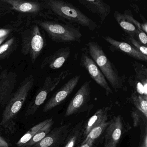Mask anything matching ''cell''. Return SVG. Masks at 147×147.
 Returning <instances> with one entry per match:
<instances>
[{
	"label": "cell",
	"instance_id": "1",
	"mask_svg": "<svg viewBox=\"0 0 147 147\" xmlns=\"http://www.w3.org/2000/svg\"><path fill=\"white\" fill-rule=\"evenodd\" d=\"M34 81L35 79L32 74L27 76L6 105L0 125L10 132H13L15 130L16 117L33 87Z\"/></svg>",
	"mask_w": 147,
	"mask_h": 147
},
{
	"label": "cell",
	"instance_id": "2",
	"mask_svg": "<svg viewBox=\"0 0 147 147\" xmlns=\"http://www.w3.org/2000/svg\"><path fill=\"white\" fill-rule=\"evenodd\" d=\"M48 11L68 24H76L94 31L97 24L71 3L62 0H46L44 1Z\"/></svg>",
	"mask_w": 147,
	"mask_h": 147
},
{
	"label": "cell",
	"instance_id": "3",
	"mask_svg": "<svg viewBox=\"0 0 147 147\" xmlns=\"http://www.w3.org/2000/svg\"><path fill=\"white\" fill-rule=\"evenodd\" d=\"M91 58L97 64L107 81H108L115 92L123 87V81L117 69L110 61L102 47L95 42H90L86 45Z\"/></svg>",
	"mask_w": 147,
	"mask_h": 147
},
{
	"label": "cell",
	"instance_id": "4",
	"mask_svg": "<svg viewBox=\"0 0 147 147\" xmlns=\"http://www.w3.org/2000/svg\"><path fill=\"white\" fill-rule=\"evenodd\" d=\"M33 22L43 29L51 40L56 42H74L82 38V34L80 30L71 25L60 24L51 20H35Z\"/></svg>",
	"mask_w": 147,
	"mask_h": 147
},
{
	"label": "cell",
	"instance_id": "5",
	"mask_svg": "<svg viewBox=\"0 0 147 147\" xmlns=\"http://www.w3.org/2000/svg\"><path fill=\"white\" fill-rule=\"evenodd\" d=\"M20 32L21 53L29 56L32 63H34L46 46L45 36L40 27L35 24L24 28Z\"/></svg>",
	"mask_w": 147,
	"mask_h": 147
},
{
	"label": "cell",
	"instance_id": "6",
	"mask_svg": "<svg viewBox=\"0 0 147 147\" xmlns=\"http://www.w3.org/2000/svg\"><path fill=\"white\" fill-rule=\"evenodd\" d=\"M69 70L61 72L57 76H48L45 78L42 86L38 89L33 99L28 105L25 115L30 116L36 113L38 108L44 103L49 94L52 92L62 80L67 77Z\"/></svg>",
	"mask_w": 147,
	"mask_h": 147
},
{
	"label": "cell",
	"instance_id": "7",
	"mask_svg": "<svg viewBox=\"0 0 147 147\" xmlns=\"http://www.w3.org/2000/svg\"><path fill=\"white\" fill-rule=\"evenodd\" d=\"M15 72L2 69L0 74V108L5 106L13 94L18 82Z\"/></svg>",
	"mask_w": 147,
	"mask_h": 147
},
{
	"label": "cell",
	"instance_id": "8",
	"mask_svg": "<svg viewBox=\"0 0 147 147\" xmlns=\"http://www.w3.org/2000/svg\"><path fill=\"white\" fill-rule=\"evenodd\" d=\"M81 76V75H77L69 79L59 90L55 92L45 105L44 112H47L52 110L65 100L76 87Z\"/></svg>",
	"mask_w": 147,
	"mask_h": 147
},
{
	"label": "cell",
	"instance_id": "9",
	"mask_svg": "<svg viewBox=\"0 0 147 147\" xmlns=\"http://www.w3.org/2000/svg\"><path fill=\"white\" fill-rule=\"evenodd\" d=\"M80 64L88 72L92 80L105 89L107 95L113 93L112 90L104 75L94 61L86 53H83L82 55Z\"/></svg>",
	"mask_w": 147,
	"mask_h": 147
},
{
	"label": "cell",
	"instance_id": "10",
	"mask_svg": "<svg viewBox=\"0 0 147 147\" xmlns=\"http://www.w3.org/2000/svg\"><path fill=\"white\" fill-rule=\"evenodd\" d=\"M1 2L10 5L11 10L35 16H45L43 11L47 10L44 2L22 0H1Z\"/></svg>",
	"mask_w": 147,
	"mask_h": 147
},
{
	"label": "cell",
	"instance_id": "11",
	"mask_svg": "<svg viewBox=\"0 0 147 147\" xmlns=\"http://www.w3.org/2000/svg\"><path fill=\"white\" fill-rule=\"evenodd\" d=\"M90 83V81L85 82L72 98L66 110L65 117L78 112L88 102L91 94Z\"/></svg>",
	"mask_w": 147,
	"mask_h": 147
},
{
	"label": "cell",
	"instance_id": "12",
	"mask_svg": "<svg viewBox=\"0 0 147 147\" xmlns=\"http://www.w3.org/2000/svg\"><path fill=\"white\" fill-rule=\"evenodd\" d=\"M124 125L120 116L114 117L110 121L106 130L104 147H117L123 133Z\"/></svg>",
	"mask_w": 147,
	"mask_h": 147
},
{
	"label": "cell",
	"instance_id": "13",
	"mask_svg": "<svg viewBox=\"0 0 147 147\" xmlns=\"http://www.w3.org/2000/svg\"><path fill=\"white\" fill-rule=\"evenodd\" d=\"M69 131V125L56 127L51 131L42 140L31 147H59L64 143Z\"/></svg>",
	"mask_w": 147,
	"mask_h": 147
},
{
	"label": "cell",
	"instance_id": "14",
	"mask_svg": "<svg viewBox=\"0 0 147 147\" xmlns=\"http://www.w3.org/2000/svg\"><path fill=\"white\" fill-rule=\"evenodd\" d=\"M135 75L129 79V83L136 89L135 92L141 95L147 96V69L142 63L136 61L133 63Z\"/></svg>",
	"mask_w": 147,
	"mask_h": 147
},
{
	"label": "cell",
	"instance_id": "15",
	"mask_svg": "<svg viewBox=\"0 0 147 147\" xmlns=\"http://www.w3.org/2000/svg\"><path fill=\"white\" fill-rule=\"evenodd\" d=\"M69 47H63L57 50L53 54L46 57L40 65L41 69L48 67L53 70L61 67L71 55Z\"/></svg>",
	"mask_w": 147,
	"mask_h": 147
},
{
	"label": "cell",
	"instance_id": "16",
	"mask_svg": "<svg viewBox=\"0 0 147 147\" xmlns=\"http://www.w3.org/2000/svg\"><path fill=\"white\" fill-rule=\"evenodd\" d=\"M105 41L110 45V49L112 51H119L139 61H147V56L143 55L129 43L117 41L110 36L103 37Z\"/></svg>",
	"mask_w": 147,
	"mask_h": 147
},
{
	"label": "cell",
	"instance_id": "17",
	"mask_svg": "<svg viewBox=\"0 0 147 147\" xmlns=\"http://www.w3.org/2000/svg\"><path fill=\"white\" fill-rule=\"evenodd\" d=\"M78 2L92 13L98 15L102 21H105L111 13V7L102 0H80Z\"/></svg>",
	"mask_w": 147,
	"mask_h": 147
},
{
	"label": "cell",
	"instance_id": "18",
	"mask_svg": "<svg viewBox=\"0 0 147 147\" xmlns=\"http://www.w3.org/2000/svg\"><path fill=\"white\" fill-rule=\"evenodd\" d=\"M109 110V107L100 109L88 119L86 123H84L83 137L86 138L93 128L106 122L108 117Z\"/></svg>",
	"mask_w": 147,
	"mask_h": 147
},
{
	"label": "cell",
	"instance_id": "19",
	"mask_svg": "<svg viewBox=\"0 0 147 147\" xmlns=\"http://www.w3.org/2000/svg\"><path fill=\"white\" fill-rule=\"evenodd\" d=\"M84 123L80 121L69 131L65 141L64 147H77L80 144L84 133Z\"/></svg>",
	"mask_w": 147,
	"mask_h": 147
},
{
	"label": "cell",
	"instance_id": "20",
	"mask_svg": "<svg viewBox=\"0 0 147 147\" xmlns=\"http://www.w3.org/2000/svg\"><path fill=\"white\" fill-rule=\"evenodd\" d=\"M114 17L116 22L123 29L126 35L131 36L135 38L137 37L138 32L140 30H138L124 14L116 11L114 13Z\"/></svg>",
	"mask_w": 147,
	"mask_h": 147
},
{
	"label": "cell",
	"instance_id": "21",
	"mask_svg": "<svg viewBox=\"0 0 147 147\" xmlns=\"http://www.w3.org/2000/svg\"><path fill=\"white\" fill-rule=\"evenodd\" d=\"M18 46V41L15 36L4 42L0 45V61L8 58L17 50Z\"/></svg>",
	"mask_w": 147,
	"mask_h": 147
},
{
	"label": "cell",
	"instance_id": "22",
	"mask_svg": "<svg viewBox=\"0 0 147 147\" xmlns=\"http://www.w3.org/2000/svg\"><path fill=\"white\" fill-rule=\"evenodd\" d=\"M51 119H49L44 120L31 128L18 141L17 143L18 147H23L25 144H26L35 136L41 128H42L47 123H49Z\"/></svg>",
	"mask_w": 147,
	"mask_h": 147
},
{
	"label": "cell",
	"instance_id": "23",
	"mask_svg": "<svg viewBox=\"0 0 147 147\" xmlns=\"http://www.w3.org/2000/svg\"><path fill=\"white\" fill-rule=\"evenodd\" d=\"M53 124L54 121L51 119L50 121L47 123L42 128H41L35 136L26 144H25L23 147H32L42 140L51 131V128Z\"/></svg>",
	"mask_w": 147,
	"mask_h": 147
},
{
	"label": "cell",
	"instance_id": "24",
	"mask_svg": "<svg viewBox=\"0 0 147 147\" xmlns=\"http://www.w3.org/2000/svg\"><path fill=\"white\" fill-rule=\"evenodd\" d=\"M130 99L137 110L147 118V96L138 94L135 91Z\"/></svg>",
	"mask_w": 147,
	"mask_h": 147
},
{
	"label": "cell",
	"instance_id": "25",
	"mask_svg": "<svg viewBox=\"0 0 147 147\" xmlns=\"http://www.w3.org/2000/svg\"><path fill=\"white\" fill-rule=\"evenodd\" d=\"M23 29L21 21H15L5 26L3 28H0V38L7 36H11L19 32H20Z\"/></svg>",
	"mask_w": 147,
	"mask_h": 147
},
{
	"label": "cell",
	"instance_id": "26",
	"mask_svg": "<svg viewBox=\"0 0 147 147\" xmlns=\"http://www.w3.org/2000/svg\"><path fill=\"white\" fill-rule=\"evenodd\" d=\"M109 123L110 122L106 121L94 127L90 131L87 136L85 138H88L94 142L106 130Z\"/></svg>",
	"mask_w": 147,
	"mask_h": 147
},
{
	"label": "cell",
	"instance_id": "27",
	"mask_svg": "<svg viewBox=\"0 0 147 147\" xmlns=\"http://www.w3.org/2000/svg\"><path fill=\"white\" fill-rule=\"evenodd\" d=\"M125 38L127 40V41L130 43L129 44L132 45L143 55L147 56V46L141 43L139 41H137L135 38L131 36L126 35Z\"/></svg>",
	"mask_w": 147,
	"mask_h": 147
},
{
	"label": "cell",
	"instance_id": "28",
	"mask_svg": "<svg viewBox=\"0 0 147 147\" xmlns=\"http://www.w3.org/2000/svg\"><path fill=\"white\" fill-rule=\"evenodd\" d=\"M123 14L128 18V19L137 28L138 30H142L144 32L147 34V23L146 21L143 24H140L137 20L134 18L132 13L130 11H129V10H126L125 11L124 13Z\"/></svg>",
	"mask_w": 147,
	"mask_h": 147
},
{
	"label": "cell",
	"instance_id": "29",
	"mask_svg": "<svg viewBox=\"0 0 147 147\" xmlns=\"http://www.w3.org/2000/svg\"><path fill=\"white\" fill-rule=\"evenodd\" d=\"M139 147H147V126L145 125L142 133Z\"/></svg>",
	"mask_w": 147,
	"mask_h": 147
},
{
	"label": "cell",
	"instance_id": "30",
	"mask_svg": "<svg viewBox=\"0 0 147 147\" xmlns=\"http://www.w3.org/2000/svg\"><path fill=\"white\" fill-rule=\"evenodd\" d=\"M137 37L138 38L139 42L146 46L147 43V34L145 32H144L142 30H140L138 32Z\"/></svg>",
	"mask_w": 147,
	"mask_h": 147
},
{
	"label": "cell",
	"instance_id": "31",
	"mask_svg": "<svg viewBox=\"0 0 147 147\" xmlns=\"http://www.w3.org/2000/svg\"><path fill=\"white\" fill-rule=\"evenodd\" d=\"M94 142V141L86 138L77 147H93Z\"/></svg>",
	"mask_w": 147,
	"mask_h": 147
},
{
	"label": "cell",
	"instance_id": "32",
	"mask_svg": "<svg viewBox=\"0 0 147 147\" xmlns=\"http://www.w3.org/2000/svg\"><path fill=\"white\" fill-rule=\"evenodd\" d=\"M11 9L5 7L4 5L0 7V18L10 13L11 12Z\"/></svg>",
	"mask_w": 147,
	"mask_h": 147
},
{
	"label": "cell",
	"instance_id": "33",
	"mask_svg": "<svg viewBox=\"0 0 147 147\" xmlns=\"http://www.w3.org/2000/svg\"><path fill=\"white\" fill-rule=\"evenodd\" d=\"M132 117H133V120H134V125L137 126L138 124L139 123L140 121L141 122V120H140V116H139L138 113L137 112H133L132 113Z\"/></svg>",
	"mask_w": 147,
	"mask_h": 147
},
{
	"label": "cell",
	"instance_id": "34",
	"mask_svg": "<svg viewBox=\"0 0 147 147\" xmlns=\"http://www.w3.org/2000/svg\"><path fill=\"white\" fill-rule=\"evenodd\" d=\"M0 147H9L8 143L1 136H0Z\"/></svg>",
	"mask_w": 147,
	"mask_h": 147
},
{
	"label": "cell",
	"instance_id": "35",
	"mask_svg": "<svg viewBox=\"0 0 147 147\" xmlns=\"http://www.w3.org/2000/svg\"><path fill=\"white\" fill-rule=\"evenodd\" d=\"M9 36H6L4 37L1 38H0V45H1L2 44H3L4 42L6 39L7 38H8L9 37Z\"/></svg>",
	"mask_w": 147,
	"mask_h": 147
},
{
	"label": "cell",
	"instance_id": "36",
	"mask_svg": "<svg viewBox=\"0 0 147 147\" xmlns=\"http://www.w3.org/2000/svg\"><path fill=\"white\" fill-rule=\"evenodd\" d=\"M2 70V67H1L0 66V74H1V71Z\"/></svg>",
	"mask_w": 147,
	"mask_h": 147
},
{
	"label": "cell",
	"instance_id": "37",
	"mask_svg": "<svg viewBox=\"0 0 147 147\" xmlns=\"http://www.w3.org/2000/svg\"><path fill=\"white\" fill-rule=\"evenodd\" d=\"M3 6V5H2L1 4H0V6Z\"/></svg>",
	"mask_w": 147,
	"mask_h": 147
}]
</instances>
